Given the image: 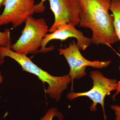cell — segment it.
<instances>
[{
	"label": "cell",
	"instance_id": "cell-6",
	"mask_svg": "<svg viewBox=\"0 0 120 120\" xmlns=\"http://www.w3.org/2000/svg\"><path fill=\"white\" fill-rule=\"evenodd\" d=\"M4 11L0 15V26L11 23L16 28L37 13L34 0H4Z\"/></svg>",
	"mask_w": 120,
	"mask_h": 120
},
{
	"label": "cell",
	"instance_id": "cell-12",
	"mask_svg": "<svg viewBox=\"0 0 120 120\" xmlns=\"http://www.w3.org/2000/svg\"><path fill=\"white\" fill-rule=\"evenodd\" d=\"M111 109L115 112L116 120H120V106L112 105L111 106Z\"/></svg>",
	"mask_w": 120,
	"mask_h": 120
},
{
	"label": "cell",
	"instance_id": "cell-2",
	"mask_svg": "<svg viewBox=\"0 0 120 120\" xmlns=\"http://www.w3.org/2000/svg\"><path fill=\"white\" fill-rule=\"evenodd\" d=\"M0 56L4 59L6 57L13 59L21 66L23 71L37 76L43 83H47L48 86L46 93L56 101L61 99L62 93L71 82L68 75L58 76L52 75L38 67L26 55L15 52L10 46H0Z\"/></svg>",
	"mask_w": 120,
	"mask_h": 120
},
{
	"label": "cell",
	"instance_id": "cell-11",
	"mask_svg": "<svg viewBox=\"0 0 120 120\" xmlns=\"http://www.w3.org/2000/svg\"><path fill=\"white\" fill-rule=\"evenodd\" d=\"M11 30L5 29L4 32L0 31V46L4 47L11 46Z\"/></svg>",
	"mask_w": 120,
	"mask_h": 120
},
{
	"label": "cell",
	"instance_id": "cell-10",
	"mask_svg": "<svg viewBox=\"0 0 120 120\" xmlns=\"http://www.w3.org/2000/svg\"><path fill=\"white\" fill-rule=\"evenodd\" d=\"M54 117H56L60 120H63L64 116L56 107L50 108L45 114V116L39 120H53Z\"/></svg>",
	"mask_w": 120,
	"mask_h": 120
},
{
	"label": "cell",
	"instance_id": "cell-9",
	"mask_svg": "<svg viewBox=\"0 0 120 120\" xmlns=\"http://www.w3.org/2000/svg\"><path fill=\"white\" fill-rule=\"evenodd\" d=\"M110 11L113 17V26L116 35L120 41V0H111Z\"/></svg>",
	"mask_w": 120,
	"mask_h": 120
},
{
	"label": "cell",
	"instance_id": "cell-17",
	"mask_svg": "<svg viewBox=\"0 0 120 120\" xmlns=\"http://www.w3.org/2000/svg\"><path fill=\"white\" fill-rule=\"evenodd\" d=\"M4 0H0V8L1 5H2V2L4 1Z\"/></svg>",
	"mask_w": 120,
	"mask_h": 120
},
{
	"label": "cell",
	"instance_id": "cell-1",
	"mask_svg": "<svg viewBox=\"0 0 120 120\" xmlns=\"http://www.w3.org/2000/svg\"><path fill=\"white\" fill-rule=\"evenodd\" d=\"M80 27L91 30V43L109 46L118 41L109 13L111 0H78Z\"/></svg>",
	"mask_w": 120,
	"mask_h": 120
},
{
	"label": "cell",
	"instance_id": "cell-16",
	"mask_svg": "<svg viewBox=\"0 0 120 120\" xmlns=\"http://www.w3.org/2000/svg\"><path fill=\"white\" fill-rule=\"evenodd\" d=\"M4 60L2 59L0 56V65H1L3 64V63L4 62Z\"/></svg>",
	"mask_w": 120,
	"mask_h": 120
},
{
	"label": "cell",
	"instance_id": "cell-15",
	"mask_svg": "<svg viewBox=\"0 0 120 120\" xmlns=\"http://www.w3.org/2000/svg\"><path fill=\"white\" fill-rule=\"evenodd\" d=\"M3 79H4V78H3V76H2V74H1V72L0 71V84L3 82ZM0 99L1 96L0 95Z\"/></svg>",
	"mask_w": 120,
	"mask_h": 120
},
{
	"label": "cell",
	"instance_id": "cell-8",
	"mask_svg": "<svg viewBox=\"0 0 120 120\" xmlns=\"http://www.w3.org/2000/svg\"><path fill=\"white\" fill-rule=\"evenodd\" d=\"M71 38H75L76 39V45L80 50L84 51L91 43V39L85 37L82 32L77 30L75 26L67 24L61 27L51 34H46L42 42L41 49L39 50L38 53L53 50V47H46L47 44L52 40L64 41Z\"/></svg>",
	"mask_w": 120,
	"mask_h": 120
},
{
	"label": "cell",
	"instance_id": "cell-13",
	"mask_svg": "<svg viewBox=\"0 0 120 120\" xmlns=\"http://www.w3.org/2000/svg\"><path fill=\"white\" fill-rule=\"evenodd\" d=\"M46 0H41V2L37 5H36L37 13H42L45 11V7L44 5V3Z\"/></svg>",
	"mask_w": 120,
	"mask_h": 120
},
{
	"label": "cell",
	"instance_id": "cell-4",
	"mask_svg": "<svg viewBox=\"0 0 120 120\" xmlns=\"http://www.w3.org/2000/svg\"><path fill=\"white\" fill-rule=\"evenodd\" d=\"M90 76L93 81V86L88 91L80 93L71 92L67 94V97L70 101L82 97H88L92 101L90 109L92 112L97 110V105L100 104L102 107L104 114V120L107 117L105 115V100L107 95L116 90L117 81L105 77L100 71H92L90 72Z\"/></svg>",
	"mask_w": 120,
	"mask_h": 120
},
{
	"label": "cell",
	"instance_id": "cell-14",
	"mask_svg": "<svg viewBox=\"0 0 120 120\" xmlns=\"http://www.w3.org/2000/svg\"><path fill=\"white\" fill-rule=\"evenodd\" d=\"M116 53L118 55V56L120 57V53H118L117 52H116L115 51ZM116 92L115 93V94H114L112 96V99H115V98H116V97L117 96V95L119 94H120V80L119 81H118V82H117V87L116 89Z\"/></svg>",
	"mask_w": 120,
	"mask_h": 120
},
{
	"label": "cell",
	"instance_id": "cell-3",
	"mask_svg": "<svg viewBox=\"0 0 120 120\" xmlns=\"http://www.w3.org/2000/svg\"><path fill=\"white\" fill-rule=\"evenodd\" d=\"M49 29L44 18L36 19L30 16L25 22L22 35L17 41L11 45V49L17 53L26 56L38 53Z\"/></svg>",
	"mask_w": 120,
	"mask_h": 120
},
{
	"label": "cell",
	"instance_id": "cell-7",
	"mask_svg": "<svg viewBox=\"0 0 120 120\" xmlns=\"http://www.w3.org/2000/svg\"><path fill=\"white\" fill-rule=\"evenodd\" d=\"M54 15V22L49 32L52 33L67 24L79 26L80 9L78 0H48Z\"/></svg>",
	"mask_w": 120,
	"mask_h": 120
},
{
	"label": "cell",
	"instance_id": "cell-5",
	"mask_svg": "<svg viewBox=\"0 0 120 120\" xmlns=\"http://www.w3.org/2000/svg\"><path fill=\"white\" fill-rule=\"evenodd\" d=\"M58 50L60 53L64 57L70 68L68 75L71 80V90L73 89L74 80L79 79L86 75L87 67L103 68L108 67L112 62L111 60L91 61L87 60L82 55L76 43L74 41L70 42L68 47L65 49L60 48Z\"/></svg>",
	"mask_w": 120,
	"mask_h": 120
}]
</instances>
